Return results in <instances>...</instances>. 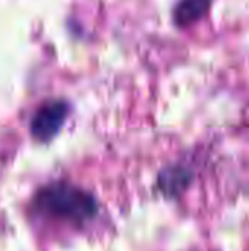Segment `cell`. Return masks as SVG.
Returning <instances> with one entry per match:
<instances>
[{
	"instance_id": "1",
	"label": "cell",
	"mask_w": 249,
	"mask_h": 251,
	"mask_svg": "<svg viewBox=\"0 0 249 251\" xmlns=\"http://www.w3.org/2000/svg\"><path fill=\"white\" fill-rule=\"evenodd\" d=\"M31 209L40 218L81 228L97 218L100 204L90 191L68 181H54L35 191Z\"/></svg>"
},
{
	"instance_id": "2",
	"label": "cell",
	"mask_w": 249,
	"mask_h": 251,
	"mask_svg": "<svg viewBox=\"0 0 249 251\" xmlns=\"http://www.w3.org/2000/svg\"><path fill=\"white\" fill-rule=\"evenodd\" d=\"M68 103L63 100L48 101L41 106L31 121V134L40 143L53 140L68 118Z\"/></svg>"
},
{
	"instance_id": "3",
	"label": "cell",
	"mask_w": 249,
	"mask_h": 251,
	"mask_svg": "<svg viewBox=\"0 0 249 251\" xmlns=\"http://www.w3.org/2000/svg\"><path fill=\"white\" fill-rule=\"evenodd\" d=\"M195 179L194 171L182 163H173L163 168L157 176V190L167 200L181 199Z\"/></svg>"
},
{
	"instance_id": "4",
	"label": "cell",
	"mask_w": 249,
	"mask_h": 251,
	"mask_svg": "<svg viewBox=\"0 0 249 251\" xmlns=\"http://www.w3.org/2000/svg\"><path fill=\"white\" fill-rule=\"evenodd\" d=\"M211 0H181L175 9L173 18L179 26H188L200 21L208 10Z\"/></svg>"
}]
</instances>
